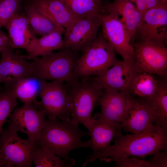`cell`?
Segmentation results:
<instances>
[{"label": "cell", "instance_id": "obj_1", "mask_svg": "<svg viewBox=\"0 0 167 167\" xmlns=\"http://www.w3.org/2000/svg\"><path fill=\"white\" fill-rule=\"evenodd\" d=\"M111 145L105 151L90 160L96 159L109 162L113 158L124 155L135 157H144L153 155L158 151L167 149V128L154 124L149 130L138 134L123 135L115 137Z\"/></svg>", "mask_w": 167, "mask_h": 167}, {"label": "cell", "instance_id": "obj_2", "mask_svg": "<svg viewBox=\"0 0 167 167\" xmlns=\"http://www.w3.org/2000/svg\"><path fill=\"white\" fill-rule=\"evenodd\" d=\"M89 136V133L82 131L78 125L68 120L58 119L45 120L40 141L54 153L62 158L68 160L70 152L74 149L90 148V139L86 141L82 137Z\"/></svg>", "mask_w": 167, "mask_h": 167}, {"label": "cell", "instance_id": "obj_3", "mask_svg": "<svg viewBox=\"0 0 167 167\" xmlns=\"http://www.w3.org/2000/svg\"><path fill=\"white\" fill-rule=\"evenodd\" d=\"M66 86L72 104L71 121L82 124L88 130L93 110L104 89L92 77L76 79Z\"/></svg>", "mask_w": 167, "mask_h": 167}, {"label": "cell", "instance_id": "obj_4", "mask_svg": "<svg viewBox=\"0 0 167 167\" xmlns=\"http://www.w3.org/2000/svg\"><path fill=\"white\" fill-rule=\"evenodd\" d=\"M78 53L65 48L52 52L41 58H32L33 76L38 80H58L69 84L76 79L74 72Z\"/></svg>", "mask_w": 167, "mask_h": 167}, {"label": "cell", "instance_id": "obj_5", "mask_svg": "<svg viewBox=\"0 0 167 167\" xmlns=\"http://www.w3.org/2000/svg\"><path fill=\"white\" fill-rule=\"evenodd\" d=\"M116 53L102 34L77 60L74 72L76 79L99 76L116 62Z\"/></svg>", "mask_w": 167, "mask_h": 167}, {"label": "cell", "instance_id": "obj_6", "mask_svg": "<svg viewBox=\"0 0 167 167\" xmlns=\"http://www.w3.org/2000/svg\"><path fill=\"white\" fill-rule=\"evenodd\" d=\"M8 125L0 135V162L6 167H31L35 144L23 139Z\"/></svg>", "mask_w": 167, "mask_h": 167}, {"label": "cell", "instance_id": "obj_7", "mask_svg": "<svg viewBox=\"0 0 167 167\" xmlns=\"http://www.w3.org/2000/svg\"><path fill=\"white\" fill-rule=\"evenodd\" d=\"M145 42L166 47L167 2H162L143 15L132 43Z\"/></svg>", "mask_w": 167, "mask_h": 167}, {"label": "cell", "instance_id": "obj_8", "mask_svg": "<svg viewBox=\"0 0 167 167\" xmlns=\"http://www.w3.org/2000/svg\"><path fill=\"white\" fill-rule=\"evenodd\" d=\"M39 81L40 103L48 119L71 120L72 104L66 86L60 81Z\"/></svg>", "mask_w": 167, "mask_h": 167}, {"label": "cell", "instance_id": "obj_9", "mask_svg": "<svg viewBox=\"0 0 167 167\" xmlns=\"http://www.w3.org/2000/svg\"><path fill=\"white\" fill-rule=\"evenodd\" d=\"M45 111L36 101L15 109L10 116L8 123L18 132L26 134L33 144L40 140L45 124Z\"/></svg>", "mask_w": 167, "mask_h": 167}, {"label": "cell", "instance_id": "obj_10", "mask_svg": "<svg viewBox=\"0 0 167 167\" xmlns=\"http://www.w3.org/2000/svg\"><path fill=\"white\" fill-rule=\"evenodd\" d=\"M101 18L102 33L115 53L123 61L135 62V53L131 39L117 15L104 13Z\"/></svg>", "mask_w": 167, "mask_h": 167}, {"label": "cell", "instance_id": "obj_11", "mask_svg": "<svg viewBox=\"0 0 167 167\" xmlns=\"http://www.w3.org/2000/svg\"><path fill=\"white\" fill-rule=\"evenodd\" d=\"M101 15H92L78 20L63 32L64 48L84 52L95 41L101 26Z\"/></svg>", "mask_w": 167, "mask_h": 167}, {"label": "cell", "instance_id": "obj_12", "mask_svg": "<svg viewBox=\"0 0 167 167\" xmlns=\"http://www.w3.org/2000/svg\"><path fill=\"white\" fill-rule=\"evenodd\" d=\"M132 44L135 53V65L138 72L167 77L166 47L142 42Z\"/></svg>", "mask_w": 167, "mask_h": 167}, {"label": "cell", "instance_id": "obj_13", "mask_svg": "<svg viewBox=\"0 0 167 167\" xmlns=\"http://www.w3.org/2000/svg\"><path fill=\"white\" fill-rule=\"evenodd\" d=\"M122 129L121 123L103 118L99 113H96L92 117L88 130L93 154L87 157L83 166H86L91 159L107 148L114 139L122 134Z\"/></svg>", "mask_w": 167, "mask_h": 167}, {"label": "cell", "instance_id": "obj_14", "mask_svg": "<svg viewBox=\"0 0 167 167\" xmlns=\"http://www.w3.org/2000/svg\"><path fill=\"white\" fill-rule=\"evenodd\" d=\"M0 61V73L2 81L10 88L19 79L33 76L32 61H29L27 56L22 55L8 46L2 51Z\"/></svg>", "mask_w": 167, "mask_h": 167}, {"label": "cell", "instance_id": "obj_15", "mask_svg": "<svg viewBox=\"0 0 167 167\" xmlns=\"http://www.w3.org/2000/svg\"><path fill=\"white\" fill-rule=\"evenodd\" d=\"M138 72L135 62L118 59L104 74L92 77L104 89L129 93L133 80Z\"/></svg>", "mask_w": 167, "mask_h": 167}, {"label": "cell", "instance_id": "obj_16", "mask_svg": "<svg viewBox=\"0 0 167 167\" xmlns=\"http://www.w3.org/2000/svg\"><path fill=\"white\" fill-rule=\"evenodd\" d=\"M121 124L124 131L134 134L145 131L154 124L152 113L146 103L142 99L132 95L126 115Z\"/></svg>", "mask_w": 167, "mask_h": 167}, {"label": "cell", "instance_id": "obj_17", "mask_svg": "<svg viewBox=\"0 0 167 167\" xmlns=\"http://www.w3.org/2000/svg\"><path fill=\"white\" fill-rule=\"evenodd\" d=\"M5 27L8 33V46L13 50L23 49L29 53L37 38L25 14L17 13L8 21Z\"/></svg>", "mask_w": 167, "mask_h": 167}, {"label": "cell", "instance_id": "obj_18", "mask_svg": "<svg viewBox=\"0 0 167 167\" xmlns=\"http://www.w3.org/2000/svg\"><path fill=\"white\" fill-rule=\"evenodd\" d=\"M131 96L128 92L104 89L98 102L101 107L100 115L110 120L121 123L126 115Z\"/></svg>", "mask_w": 167, "mask_h": 167}, {"label": "cell", "instance_id": "obj_19", "mask_svg": "<svg viewBox=\"0 0 167 167\" xmlns=\"http://www.w3.org/2000/svg\"><path fill=\"white\" fill-rule=\"evenodd\" d=\"M103 6L105 13L117 15L132 40L142 17L135 4L131 0H114Z\"/></svg>", "mask_w": 167, "mask_h": 167}, {"label": "cell", "instance_id": "obj_20", "mask_svg": "<svg viewBox=\"0 0 167 167\" xmlns=\"http://www.w3.org/2000/svg\"><path fill=\"white\" fill-rule=\"evenodd\" d=\"M30 3L57 25L65 29L77 21L67 7L65 0H32Z\"/></svg>", "mask_w": 167, "mask_h": 167}, {"label": "cell", "instance_id": "obj_21", "mask_svg": "<svg viewBox=\"0 0 167 167\" xmlns=\"http://www.w3.org/2000/svg\"><path fill=\"white\" fill-rule=\"evenodd\" d=\"M142 99L151 111L154 124L167 128V77L162 78L154 95Z\"/></svg>", "mask_w": 167, "mask_h": 167}, {"label": "cell", "instance_id": "obj_22", "mask_svg": "<svg viewBox=\"0 0 167 167\" xmlns=\"http://www.w3.org/2000/svg\"><path fill=\"white\" fill-rule=\"evenodd\" d=\"M32 163L36 167H71L75 163L73 158L65 159L57 155L40 140L35 143Z\"/></svg>", "mask_w": 167, "mask_h": 167}, {"label": "cell", "instance_id": "obj_23", "mask_svg": "<svg viewBox=\"0 0 167 167\" xmlns=\"http://www.w3.org/2000/svg\"><path fill=\"white\" fill-rule=\"evenodd\" d=\"M161 79H158L155 75L151 74L139 72L133 80L129 93L143 99L149 98L156 92Z\"/></svg>", "mask_w": 167, "mask_h": 167}, {"label": "cell", "instance_id": "obj_24", "mask_svg": "<svg viewBox=\"0 0 167 167\" xmlns=\"http://www.w3.org/2000/svg\"><path fill=\"white\" fill-rule=\"evenodd\" d=\"M24 11L29 24L36 34L42 36L56 31L64 32V28L57 25L31 3L26 6Z\"/></svg>", "mask_w": 167, "mask_h": 167}, {"label": "cell", "instance_id": "obj_25", "mask_svg": "<svg viewBox=\"0 0 167 167\" xmlns=\"http://www.w3.org/2000/svg\"><path fill=\"white\" fill-rule=\"evenodd\" d=\"M63 32L56 31L49 34L37 38L32 49L27 56L28 60L39 56H43L54 50L64 48L62 34Z\"/></svg>", "mask_w": 167, "mask_h": 167}, {"label": "cell", "instance_id": "obj_26", "mask_svg": "<svg viewBox=\"0 0 167 167\" xmlns=\"http://www.w3.org/2000/svg\"><path fill=\"white\" fill-rule=\"evenodd\" d=\"M17 99L24 104L34 103L40 91V81L33 76L22 78L10 88Z\"/></svg>", "mask_w": 167, "mask_h": 167}, {"label": "cell", "instance_id": "obj_27", "mask_svg": "<svg viewBox=\"0 0 167 167\" xmlns=\"http://www.w3.org/2000/svg\"><path fill=\"white\" fill-rule=\"evenodd\" d=\"M66 6L75 19L101 14L105 10L97 5L96 0H65Z\"/></svg>", "mask_w": 167, "mask_h": 167}, {"label": "cell", "instance_id": "obj_28", "mask_svg": "<svg viewBox=\"0 0 167 167\" xmlns=\"http://www.w3.org/2000/svg\"><path fill=\"white\" fill-rule=\"evenodd\" d=\"M17 99L10 88L0 93V135L7 118L17 104Z\"/></svg>", "mask_w": 167, "mask_h": 167}, {"label": "cell", "instance_id": "obj_29", "mask_svg": "<svg viewBox=\"0 0 167 167\" xmlns=\"http://www.w3.org/2000/svg\"><path fill=\"white\" fill-rule=\"evenodd\" d=\"M24 0H0V28L5 27L11 18L20 12Z\"/></svg>", "mask_w": 167, "mask_h": 167}, {"label": "cell", "instance_id": "obj_30", "mask_svg": "<svg viewBox=\"0 0 167 167\" xmlns=\"http://www.w3.org/2000/svg\"><path fill=\"white\" fill-rule=\"evenodd\" d=\"M116 167H152L149 161L141 160L136 157L124 155L121 157L110 159Z\"/></svg>", "mask_w": 167, "mask_h": 167}, {"label": "cell", "instance_id": "obj_31", "mask_svg": "<svg viewBox=\"0 0 167 167\" xmlns=\"http://www.w3.org/2000/svg\"><path fill=\"white\" fill-rule=\"evenodd\" d=\"M142 14V16L147 11L159 5L161 0H131Z\"/></svg>", "mask_w": 167, "mask_h": 167}, {"label": "cell", "instance_id": "obj_32", "mask_svg": "<svg viewBox=\"0 0 167 167\" xmlns=\"http://www.w3.org/2000/svg\"><path fill=\"white\" fill-rule=\"evenodd\" d=\"M153 155L149 161L152 167H167V149L158 151Z\"/></svg>", "mask_w": 167, "mask_h": 167}, {"label": "cell", "instance_id": "obj_33", "mask_svg": "<svg viewBox=\"0 0 167 167\" xmlns=\"http://www.w3.org/2000/svg\"><path fill=\"white\" fill-rule=\"evenodd\" d=\"M8 36L0 30V53L5 47L8 46Z\"/></svg>", "mask_w": 167, "mask_h": 167}, {"label": "cell", "instance_id": "obj_34", "mask_svg": "<svg viewBox=\"0 0 167 167\" xmlns=\"http://www.w3.org/2000/svg\"><path fill=\"white\" fill-rule=\"evenodd\" d=\"M102 0H96L97 5L102 8L104 9L103 5L102 2Z\"/></svg>", "mask_w": 167, "mask_h": 167}, {"label": "cell", "instance_id": "obj_35", "mask_svg": "<svg viewBox=\"0 0 167 167\" xmlns=\"http://www.w3.org/2000/svg\"><path fill=\"white\" fill-rule=\"evenodd\" d=\"M2 82V77L0 73V84Z\"/></svg>", "mask_w": 167, "mask_h": 167}, {"label": "cell", "instance_id": "obj_36", "mask_svg": "<svg viewBox=\"0 0 167 167\" xmlns=\"http://www.w3.org/2000/svg\"><path fill=\"white\" fill-rule=\"evenodd\" d=\"M161 0V1L163 2H167V0Z\"/></svg>", "mask_w": 167, "mask_h": 167}, {"label": "cell", "instance_id": "obj_37", "mask_svg": "<svg viewBox=\"0 0 167 167\" xmlns=\"http://www.w3.org/2000/svg\"><path fill=\"white\" fill-rule=\"evenodd\" d=\"M1 166H2V165H1V163L0 162V167H1Z\"/></svg>", "mask_w": 167, "mask_h": 167}]
</instances>
